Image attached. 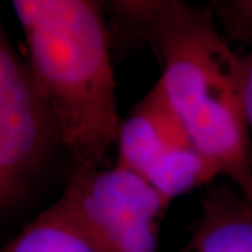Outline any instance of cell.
Wrapping results in <instances>:
<instances>
[{
    "label": "cell",
    "mask_w": 252,
    "mask_h": 252,
    "mask_svg": "<svg viewBox=\"0 0 252 252\" xmlns=\"http://www.w3.org/2000/svg\"><path fill=\"white\" fill-rule=\"evenodd\" d=\"M117 16L153 45L161 83L192 143L252 202V140L243 56L221 35L210 7L175 0L114 1Z\"/></svg>",
    "instance_id": "6da1fadb"
},
{
    "label": "cell",
    "mask_w": 252,
    "mask_h": 252,
    "mask_svg": "<svg viewBox=\"0 0 252 252\" xmlns=\"http://www.w3.org/2000/svg\"><path fill=\"white\" fill-rule=\"evenodd\" d=\"M27 67L76 167H99L121 119L102 6L93 0H14Z\"/></svg>",
    "instance_id": "7a4b0ae2"
},
{
    "label": "cell",
    "mask_w": 252,
    "mask_h": 252,
    "mask_svg": "<svg viewBox=\"0 0 252 252\" xmlns=\"http://www.w3.org/2000/svg\"><path fill=\"white\" fill-rule=\"evenodd\" d=\"M59 202L97 252H158L168 206L135 172L76 167Z\"/></svg>",
    "instance_id": "3957f363"
},
{
    "label": "cell",
    "mask_w": 252,
    "mask_h": 252,
    "mask_svg": "<svg viewBox=\"0 0 252 252\" xmlns=\"http://www.w3.org/2000/svg\"><path fill=\"white\" fill-rule=\"evenodd\" d=\"M59 146L27 63L0 18V212L27 192Z\"/></svg>",
    "instance_id": "277c9868"
},
{
    "label": "cell",
    "mask_w": 252,
    "mask_h": 252,
    "mask_svg": "<svg viewBox=\"0 0 252 252\" xmlns=\"http://www.w3.org/2000/svg\"><path fill=\"white\" fill-rule=\"evenodd\" d=\"M190 143L185 126L157 81L121 121L115 165L143 177L165 154Z\"/></svg>",
    "instance_id": "5b68a950"
},
{
    "label": "cell",
    "mask_w": 252,
    "mask_h": 252,
    "mask_svg": "<svg viewBox=\"0 0 252 252\" xmlns=\"http://www.w3.org/2000/svg\"><path fill=\"white\" fill-rule=\"evenodd\" d=\"M182 252H252L251 200L230 182L210 187Z\"/></svg>",
    "instance_id": "8992f818"
},
{
    "label": "cell",
    "mask_w": 252,
    "mask_h": 252,
    "mask_svg": "<svg viewBox=\"0 0 252 252\" xmlns=\"http://www.w3.org/2000/svg\"><path fill=\"white\" fill-rule=\"evenodd\" d=\"M219 175L215 161L190 143L165 154L142 178L170 206L175 198L212 184Z\"/></svg>",
    "instance_id": "52a82bcc"
},
{
    "label": "cell",
    "mask_w": 252,
    "mask_h": 252,
    "mask_svg": "<svg viewBox=\"0 0 252 252\" xmlns=\"http://www.w3.org/2000/svg\"><path fill=\"white\" fill-rule=\"evenodd\" d=\"M0 252L97 251L58 199Z\"/></svg>",
    "instance_id": "ba28073f"
},
{
    "label": "cell",
    "mask_w": 252,
    "mask_h": 252,
    "mask_svg": "<svg viewBox=\"0 0 252 252\" xmlns=\"http://www.w3.org/2000/svg\"><path fill=\"white\" fill-rule=\"evenodd\" d=\"M224 39L252 46V0L216 1L210 6Z\"/></svg>",
    "instance_id": "9c48e42d"
},
{
    "label": "cell",
    "mask_w": 252,
    "mask_h": 252,
    "mask_svg": "<svg viewBox=\"0 0 252 252\" xmlns=\"http://www.w3.org/2000/svg\"><path fill=\"white\" fill-rule=\"evenodd\" d=\"M243 94L245 117L252 140V49L247 56H243Z\"/></svg>",
    "instance_id": "30bf717a"
}]
</instances>
